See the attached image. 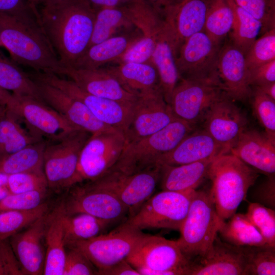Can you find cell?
Instances as JSON below:
<instances>
[{
	"label": "cell",
	"instance_id": "cell-2",
	"mask_svg": "<svg viewBox=\"0 0 275 275\" xmlns=\"http://www.w3.org/2000/svg\"><path fill=\"white\" fill-rule=\"evenodd\" d=\"M0 38L16 63L37 72L61 75L64 69L42 27L40 20L0 13Z\"/></svg>",
	"mask_w": 275,
	"mask_h": 275
},
{
	"label": "cell",
	"instance_id": "cell-51",
	"mask_svg": "<svg viewBox=\"0 0 275 275\" xmlns=\"http://www.w3.org/2000/svg\"><path fill=\"white\" fill-rule=\"evenodd\" d=\"M248 71L249 83L252 87L275 82V60Z\"/></svg>",
	"mask_w": 275,
	"mask_h": 275
},
{
	"label": "cell",
	"instance_id": "cell-38",
	"mask_svg": "<svg viewBox=\"0 0 275 275\" xmlns=\"http://www.w3.org/2000/svg\"><path fill=\"white\" fill-rule=\"evenodd\" d=\"M17 64L0 52V87L13 94L42 101L35 81Z\"/></svg>",
	"mask_w": 275,
	"mask_h": 275
},
{
	"label": "cell",
	"instance_id": "cell-6",
	"mask_svg": "<svg viewBox=\"0 0 275 275\" xmlns=\"http://www.w3.org/2000/svg\"><path fill=\"white\" fill-rule=\"evenodd\" d=\"M126 260L140 275H187L190 263L176 240L145 234Z\"/></svg>",
	"mask_w": 275,
	"mask_h": 275
},
{
	"label": "cell",
	"instance_id": "cell-4",
	"mask_svg": "<svg viewBox=\"0 0 275 275\" xmlns=\"http://www.w3.org/2000/svg\"><path fill=\"white\" fill-rule=\"evenodd\" d=\"M197 128V125L176 118L159 131L126 145L111 170L132 174L153 168L161 156L173 150Z\"/></svg>",
	"mask_w": 275,
	"mask_h": 275
},
{
	"label": "cell",
	"instance_id": "cell-40",
	"mask_svg": "<svg viewBox=\"0 0 275 275\" xmlns=\"http://www.w3.org/2000/svg\"><path fill=\"white\" fill-rule=\"evenodd\" d=\"M48 212V205L45 202L32 209L1 212L0 240L8 239Z\"/></svg>",
	"mask_w": 275,
	"mask_h": 275
},
{
	"label": "cell",
	"instance_id": "cell-39",
	"mask_svg": "<svg viewBox=\"0 0 275 275\" xmlns=\"http://www.w3.org/2000/svg\"><path fill=\"white\" fill-rule=\"evenodd\" d=\"M234 4V20L230 32L231 43L245 54L262 31L263 26L259 20Z\"/></svg>",
	"mask_w": 275,
	"mask_h": 275
},
{
	"label": "cell",
	"instance_id": "cell-27",
	"mask_svg": "<svg viewBox=\"0 0 275 275\" xmlns=\"http://www.w3.org/2000/svg\"><path fill=\"white\" fill-rule=\"evenodd\" d=\"M177 52L173 38L164 20L159 31L151 62L155 67L165 101L170 104L180 77L176 64Z\"/></svg>",
	"mask_w": 275,
	"mask_h": 275
},
{
	"label": "cell",
	"instance_id": "cell-36",
	"mask_svg": "<svg viewBox=\"0 0 275 275\" xmlns=\"http://www.w3.org/2000/svg\"><path fill=\"white\" fill-rule=\"evenodd\" d=\"M46 143L42 140L5 156L0 161V172L9 175L43 171V153Z\"/></svg>",
	"mask_w": 275,
	"mask_h": 275
},
{
	"label": "cell",
	"instance_id": "cell-7",
	"mask_svg": "<svg viewBox=\"0 0 275 275\" xmlns=\"http://www.w3.org/2000/svg\"><path fill=\"white\" fill-rule=\"evenodd\" d=\"M196 190H162L151 196L122 224L141 231L158 229L179 231Z\"/></svg>",
	"mask_w": 275,
	"mask_h": 275
},
{
	"label": "cell",
	"instance_id": "cell-49",
	"mask_svg": "<svg viewBox=\"0 0 275 275\" xmlns=\"http://www.w3.org/2000/svg\"><path fill=\"white\" fill-rule=\"evenodd\" d=\"M68 249L63 275L98 274L96 267L82 252L75 248Z\"/></svg>",
	"mask_w": 275,
	"mask_h": 275
},
{
	"label": "cell",
	"instance_id": "cell-5",
	"mask_svg": "<svg viewBox=\"0 0 275 275\" xmlns=\"http://www.w3.org/2000/svg\"><path fill=\"white\" fill-rule=\"evenodd\" d=\"M224 221L218 216L209 192L196 190L176 240L189 261L209 251Z\"/></svg>",
	"mask_w": 275,
	"mask_h": 275
},
{
	"label": "cell",
	"instance_id": "cell-45",
	"mask_svg": "<svg viewBox=\"0 0 275 275\" xmlns=\"http://www.w3.org/2000/svg\"><path fill=\"white\" fill-rule=\"evenodd\" d=\"M7 185L10 194L47 191L48 185L43 171L23 172L8 175Z\"/></svg>",
	"mask_w": 275,
	"mask_h": 275
},
{
	"label": "cell",
	"instance_id": "cell-16",
	"mask_svg": "<svg viewBox=\"0 0 275 275\" xmlns=\"http://www.w3.org/2000/svg\"><path fill=\"white\" fill-rule=\"evenodd\" d=\"M175 119L161 89L138 95L124 133L126 145L159 131Z\"/></svg>",
	"mask_w": 275,
	"mask_h": 275
},
{
	"label": "cell",
	"instance_id": "cell-26",
	"mask_svg": "<svg viewBox=\"0 0 275 275\" xmlns=\"http://www.w3.org/2000/svg\"><path fill=\"white\" fill-rule=\"evenodd\" d=\"M209 0H178L163 19L174 40L177 54L190 36L203 30Z\"/></svg>",
	"mask_w": 275,
	"mask_h": 275
},
{
	"label": "cell",
	"instance_id": "cell-50",
	"mask_svg": "<svg viewBox=\"0 0 275 275\" xmlns=\"http://www.w3.org/2000/svg\"><path fill=\"white\" fill-rule=\"evenodd\" d=\"M0 13L26 19H40L31 0H0Z\"/></svg>",
	"mask_w": 275,
	"mask_h": 275
},
{
	"label": "cell",
	"instance_id": "cell-10",
	"mask_svg": "<svg viewBox=\"0 0 275 275\" xmlns=\"http://www.w3.org/2000/svg\"><path fill=\"white\" fill-rule=\"evenodd\" d=\"M12 94L8 111L22 120L33 135L52 142L60 141L80 130L42 101L30 96Z\"/></svg>",
	"mask_w": 275,
	"mask_h": 275
},
{
	"label": "cell",
	"instance_id": "cell-58",
	"mask_svg": "<svg viewBox=\"0 0 275 275\" xmlns=\"http://www.w3.org/2000/svg\"><path fill=\"white\" fill-rule=\"evenodd\" d=\"M12 94L0 87V104L6 106L10 102Z\"/></svg>",
	"mask_w": 275,
	"mask_h": 275
},
{
	"label": "cell",
	"instance_id": "cell-12",
	"mask_svg": "<svg viewBox=\"0 0 275 275\" xmlns=\"http://www.w3.org/2000/svg\"><path fill=\"white\" fill-rule=\"evenodd\" d=\"M225 95L214 81L180 78L169 105L176 118L197 125L203 122L212 105Z\"/></svg>",
	"mask_w": 275,
	"mask_h": 275
},
{
	"label": "cell",
	"instance_id": "cell-22",
	"mask_svg": "<svg viewBox=\"0 0 275 275\" xmlns=\"http://www.w3.org/2000/svg\"><path fill=\"white\" fill-rule=\"evenodd\" d=\"M48 212L14 235L9 243L23 274L43 273L46 249L45 234Z\"/></svg>",
	"mask_w": 275,
	"mask_h": 275
},
{
	"label": "cell",
	"instance_id": "cell-11",
	"mask_svg": "<svg viewBox=\"0 0 275 275\" xmlns=\"http://www.w3.org/2000/svg\"><path fill=\"white\" fill-rule=\"evenodd\" d=\"M160 175L159 166L132 174L111 170L89 183L116 196L127 208L130 217L153 195Z\"/></svg>",
	"mask_w": 275,
	"mask_h": 275
},
{
	"label": "cell",
	"instance_id": "cell-32",
	"mask_svg": "<svg viewBox=\"0 0 275 275\" xmlns=\"http://www.w3.org/2000/svg\"><path fill=\"white\" fill-rule=\"evenodd\" d=\"M132 26L134 25L127 5L97 9L89 47L115 36L122 29H130Z\"/></svg>",
	"mask_w": 275,
	"mask_h": 275
},
{
	"label": "cell",
	"instance_id": "cell-28",
	"mask_svg": "<svg viewBox=\"0 0 275 275\" xmlns=\"http://www.w3.org/2000/svg\"><path fill=\"white\" fill-rule=\"evenodd\" d=\"M63 216L61 203L51 212H48L45 234L43 275H63L66 253Z\"/></svg>",
	"mask_w": 275,
	"mask_h": 275
},
{
	"label": "cell",
	"instance_id": "cell-15",
	"mask_svg": "<svg viewBox=\"0 0 275 275\" xmlns=\"http://www.w3.org/2000/svg\"><path fill=\"white\" fill-rule=\"evenodd\" d=\"M221 48L220 43L204 30L188 37L180 46L176 58L180 78L210 80L218 84L216 67Z\"/></svg>",
	"mask_w": 275,
	"mask_h": 275
},
{
	"label": "cell",
	"instance_id": "cell-18",
	"mask_svg": "<svg viewBox=\"0 0 275 275\" xmlns=\"http://www.w3.org/2000/svg\"><path fill=\"white\" fill-rule=\"evenodd\" d=\"M247 246L222 241L218 236L203 256L190 262L187 275H245Z\"/></svg>",
	"mask_w": 275,
	"mask_h": 275
},
{
	"label": "cell",
	"instance_id": "cell-43",
	"mask_svg": "<svg viewBox=\"0 0 275 275\" xmlns=\"http://www.w3.org/2000/svg\"><path fill=\"white\" fill-rule=\"evenodd\" d=\"M275 60V28L257 39L245 54L248 70Z\"/></svg>",
	"mask_w": 275,
	"mask_h": 275
},
{
	"label": "cell",
	"instance_id": "cell-24",
	"mask_svg": "<svg viewBox=\"0 0 275 275\" xmlns=\"http://www.w3.org/2000/svg\"><path fill=\"white\" fill-rule=\"evenodd\" d=\"M234 155L257 172L267 176L275 173V142L264 132L245 129L230 149Z\"/></svg>",
	"mask_w": 275,
	"mask_h": 275
},
{
	"label": "cell",
	"instance_id": "cell-20",
	"mask_svg": "<svg viewBox=\"0 0 275 275\" xmlns=\"http://www.w3.org/2000/svg\"><path fill=\"white\" fill-rule=\"evenodd\" d=\"M33 79L37 85L43 102L60 113L78 129L92 134L115 129L96 118L79 100L51 85L35 78Z\"/></svg>",
	"mask_w": 275,
	"mask_h": 275
},
{
	"label": "cell",
	"instance_id": "cell-23",
	"mask_svg": "<svg viewBox=\"0 0 275 275\" xmlns=\"http://www.w3.org/2000/svg\"><path fill=\"white\" fill-rule=\"evenodd\" d=\"M61 75L68 76L82 90L99 97L131 105L138 97L128 91L106 68L64 67Z\"/></svg>",
	"mask_w": 275,
	"mask_h": 275
},
{
	"label": "cell",
	"instance_id": "cell-13",
	"mask_svg": "<svg viewBox=\"0 0 275 275\" xmlns=\"http://www.w3.org/2000/svg\"><path fill=\"white\" fill-rule=\"evenodd\" d=\"M34 77L60 89L82 102L98 120L123 132L124 134L131 120L134 104L92 95L72 80L62 78L54 74L37 72Z\"/></svg>",
	"mask_w": 275,
	"mask_h": 275
},
{
	"label": "cell",
	"instance_id": "cell-1",
	"mask_svg": "<svg viewBox=\"0 0 275 275\" xmlns=\"http://www.w3.org/2000/svg\"><path fill=\"white\" fill-rule=\"evenodd\" d=\"M95 13L87 0H61L43 6L42 27L64 67H72L88 49Z\"/></svg>",
	"mask_w": 275,
	"mask_h": 275
},
{
	"label": "cell",
	"instance_id": "cell-34",
	"mask_svg": "<svg viewBox=\"0 0 275 275\" xmlns=\"http://www.w3.org/2000/svg\"><path fill=\"white\" fill-rule=\"evenodd\" d=\"M111 224L109 222L89 214H67L64 210L63 224L66 248L77 242L88 240L102 234Z\"/></svg>",
	"mask_w": 275,
	"mask_h": 275
},
{
	"label": "cell",
	"instance_id": "cell-56",
	"mask_svg": "<svg viewBox=\"0 0 275 275\" xmlns=\"http://www.w3.org/2000/svg\"><path fill=\"white\" fill-rule=\"evenodd\" d=\"M261 92L275 100V82L267 83L256 87H253Z\"/></svg>",
	"mask_w": 275,
	"mask_h": 275
},
{
	"label": "cell",
	"instance_id": "cell-63",
	"mask_svg": "<svg viewBox=\"0 0 275 275\" xmlns=\"http://www.w3.org/2000/svg\"><path fill=\"white\" fill-rule=\"evenodd\" d=\"M1 158H0V161H1Z\"/></svg>",
	"mask_w": 275,
	"mask_h": 275
},
{
	"label": "cell",
	"instance_id": "cell-47",
	"mask_svg": "<svg viewBox=\"0 0 275 275\" xmlns=\"http://www.w3.org/2000/svg\"><path fill=\"white\" fill-rule=\"evenodd\" d=\"M157 35H142L114 63H152L151 59L155 47Z\"/></svg>",
	"mask_w": 275,
	"mask_h": 275
},
{
	"label": "cell",
	"instance_id": "cell-9",
	"mask_svg": "<svg viewBox=\"0 0 275 275\" xmlns=\"http://www.w3.org/2000/svg\"><path fill=\"white\" fill-rule=\"evenodd\" d=\"M126 145L124 133L114 129L92 134L79 155L76 184L95 180L116 164Z\"/></svg>",
	"mask_w": 275,
	"mask_h": 275
},
{
	"label": "cell",
	"instance_id": "cell-29",
	"mask_svg": "<svg viewBox=\"0 0 275 275\" xmlns=\"http://www.w3.org/2000/svg\"><path fill=\"white\" fill-rule=\"evenodd\" d=\"M141 36L140 33L115 35L93 45L88 48L72 68L95 69L107 63H115Z\"/></svg>",
	"mask_w": 275,
	"mask_h": 275
},
{
	"label": "cell",
	"instance_id": "cell-21",
	"mask_svg": "<svg viewBox=\"0 0 275 275\" xmlns=\"http://www.w3.org/2000/svg\"><path fill=\"white\" fill-rule=\"evenodd\" d=\"M216 73L219 86L228 97L239 101L251 98L252 88L245 54L231 43L221 47Z\"/></svg>",
	"mask_w": 275,
	"mask_h": 275
},
{
	"label": "cell",
	"instance_id": "cell-8",
	"mask_svg": "<svg viewBox=\"0 0 275 275\" xmlns=\"http://www.w3.org/2000/svg\"><path fill=\"white\" fill-rule=\"evenodd\" d=\"M91 134L77 130L60 141L46 143L43 168L48 188L60 190L76 185L80 152Z\"/></svg>",
	"mask_w": 275,
	"mask_h": 275
},
{
	"label": "cell",
	"instance_id": "cell-3",
	"mask_svg": "<svg viewBox=\"0 0 275 275\" xmlns=\"http://www.w3.org/2000/svg\"><path fill=\"white\" fill-rule=\"evenodd\" d=\"M258 176L257 171L230 153L213 160L207 174L211 182L209 193L222 220L236 213Z\"/></svg>",
	"mask_w": 275,
	"mask_h": 275
},
{
	"label": "cell",
	"instance_id": "cell-14",
	"mask_svg": "<svg viewBox=\"0 0 275 275\" xmlns=\"http://www.w3.org/2000/svg\"><path fill=\"white\" fill-rule=\"evenodd\" d=\"M144 234L122 224L109 233L77 242L68 248H75L82 252L100 274L103 270L126 259Z\"/></svg>",
	"mask_w": 275,
	"mask_h": 275
},
{
	"label": "cell",
	"instance_id": "cell-19",
	"mask_svg": "<svg viewBox=\"0 0 275 275\" xmlns=\"http://www.w3.org/2000/svg\"><path fill=\"white\" fill-rule=\"evenodd\" d=\"M202 124L203 128L229 152L248 128V120L233 100L225 95L212 105Z\"/></svg>",
	"mask_w": 275,
	"mask_h": 275
},
{
	"label": "cell",
	"instance_id": "cell-59",
	"mask_svg": "<svg viewBox=\"0 0 275 275\" xmlns=\"http://www.w3.org/2000/svg\"><path fill=\"white\" fill-rule=\"evenodd\" d=\"M0 275H7V272L3 256L1 240H0Z\"/></svg>",
	"mask_w": 275,
	"mask_h": 275
},
{
	"label": "cell",
	"instance_id": "cell-61",
	"mask_svg": "<svg viewBox=\"0 0 275 275\" xmlns=\"http://www.w3.org/2000/svg\"><path fill=\"white\" fill-rule=\"evenodd\" d=\"M6 112V106L5 105L0 104V118L5 114Z\"/></svg>",
	"mask_w": 275,
	"mask_h": 275
},
{
	"label": "cell",
	"instance_id": "cell-55",
	"mask_svg": "<svg viewBox=\"0 0 275 275\" xmlns=\"http://www.w3.org/2000/svg\"><path fill=\"white\" fill-rule=\"evenodd\" d=\"M95 10L122 7L131 3L133 0H87Z\"/></svg>",
	"mask_w": 275,
	"mask_h": 275
},
{
	"label": "cell",
	"instance_id": "cell-60",
	"mask_svg": "<svg viewBox=\"0 0 275 275\" xmlns=\"http://www.w3.org/2000/svg\"><path fill=\"white\" fill-rule=\"evenodd\" d=\"M33 4L37 7L38 5L42 6L54 4L61 0H31Z\"/></svg>",
	"mask_w": 275,
	"mask_h": 275
},
{
	"label": "cell",
	"instance_id": "cell-31",
	"mask_svg": "<svg viewBox=\"0 0 275 275\" xmlns=\"http://www.w3.org/2000/svg\"><path fill=\"white\" fill-rule=\"evenodd\" d=\"M106 69L128 91L136 95L161 89L158 73L152 63H123Z\"/></svg>",
	"mask_w": 275,
	"mask_h": 275
},
{
	"label": "cell",
	"instance_id": "cell-57",
	"mask_svg": "<svg viewBox=\"0 0 275 275\" xmlns=\"http://www.w3.org/2000/svg\"><path fill=\"white\" fill-rule=\"evenodd\" d=\"M8 175L0 172V200L10 194L7 185Z\"/></svg>",
	"mask_w": 275,
	"mask_h": 275
},
{
	"label": "cell",
	"instance_id": "cell-33",
	"mask_svg": "<svg viewBox=\"0 0 275 275\" xmlns=\"http://www.w3.org/2000/svg\"><path fill=\"white\" fill-rule=\"evenodd\" d=\"M225 221L218 233L225 242L238 246H261L268 245L245 214L233 215Z\"/></svg>",
	"mask_w": 275,
	"mask_h": 275
},
{
	"label": "cell",
	"instance_id": "cell-62",
	"mask_svg": "<svg viewBox=\"0 0 275 275\" xmlns=\"http://www.w3.org/2000/svg\"><path fill=\"white\" fill-rule=\"evenodd\" d=\"M0 47H3V44L1 41V38H0Z\"/></svg>",
	"mask_w": 275,
	"mask_h": 275
},
{
	"label": "cell",
	"instance_id": "cell-53",
	"mask_svg": "<svg viewBox=\"0 0 275 275\" xmlns=\"http://www.w3.org/2000/svg\"><path fill=\"white\" fill-rule=\"evenodd\" d=\"M103 275H140V273L124 259L100 272Z\"/></svg>",
	"mask_w": 275,
	"mask_h": 275
},
{
	"label": "cell",
	"instance_id": "cell-54",
	"mask_svg": "<svg viewBox=\"0 0 275 275\" xmlns=\"http://www.w3.org/2000/svg\"><path fill=\"white\" fill-rule=\"evenodd\" d=\"M163 19L178 0H145Z\"/></svg>",
	"mask_w": 275,
	"mask_h": 275
},
{
	"label": "cell",
	"instance_id": "cell-48",
	"mask_svg": "<svg viewBox=\"0 0 275 275\" xmlns=\"http://www.w3.org/2000/svg\"><path fill=\"white\" fill-rule=\"evenodd\" d=\"M46 193V191H35L20 194H9L0 200V212L36 208L44 202Z\"/></svg>",
	"mask_w": 275,
	"mask_h": 275
},
{
	"label": "cell",
	"instance_id": "cell-17",
	"mask_svg": "<svg viewBox=\"0 0 275 275\" xmlns=\"http://www.w3.org/2000/svg\"><path fill=\"white\" fill-rule=\"evenodd\" d=\"M60 203L67 214L84 213L111 223L128 215L116 196L90 183L75 187Z\"/></svg>",
	"mask_w": 275,
	"mask_h": 275
},
{
	"label": "cell",
	"instance_id": "cell-37",
	"mask_svg": "<svg viewBox=\"0 0 275 275\" xmlns=\"http://www.w3.org/2000/svg\"><path fill=\"white\" fill-rule=\"evenodd\" d=\"M18 120L17 117L7 109L0 118L1 160L29 145L43 140L23 129Z\"/></svg>",
	"mask_w": 275,
	"mask_h": 275
},
{
	"label": "cell",
	"instance_id": "cell-44",
	"mask_svg": "<svg viewBox=\"0 0 275 275\" xmlns=\"http://www.w3.org/2000/svg\"><path fill=\"white\" fill-rule=\"evenodd\" d=\"M252 106L254 112L264 133L275 142V100L257 89H252Z\"/></svg>",
	"mask_w": 275,
	"mask_h": 275
},
{
	"label": "cell",
	"instance_id": "cell-41",
	"mask_svg": "<svg viewBox=\"0 0 275 275\" xmlns=\"http://www.w3.org/2000/svg\"><path fill=\"white\" fill-rule=\"evenodd\" d=\"M267 244L275 248V211L257 202L251 203L245 213Z\"/></svg>",
	"mask_w": 275,
	"mask_h": 275
},
{
	"label": "cell",
	"instance_id": "cell-42",
	"mask_svg": "<svg viewBox=\"0 0 275 275\" xmlns=\"http://www.w3.org/2000/svg\"><path fill=\"white\" fill-rule=\"evenodd\" d=\"M247 256L245 275L275 274V248L247 246Z\"/></svg>",
	"mask_w": 275,
	"mask_h": 275
},
{
	"label": "cell",
	"instance_id": "cell-46",
	"mask_svg": "<svg viewBox=\"0 0 275 275\" xmlns=\"http://www.w3.org/2000/svg\"><path fill=\"white\" fill-rule=\"evenodd\" d=\"M235 4L259 20L263 33L275 28V0H233Z\"/></svg>",
	"mask_w": 275,
	"mask_h": 275
},
{
	"label": "cell",
	"instance_id": "cell-30",
	"mask_svg": "<svg viewBox=\"0 0 275 275\" xmlns=\"http://www.w3.org/2000/svg\"><path fill=\"white\" fill-rule=\"evenodd\" d=\"M215 158L179 166L160 167L161 189L176 191L196 190L207 177L210 166Z\"/></svg>",
	"mask_w": 275,
	"mask_h": 275
},
{
	"label": "cell",
	"instance_id": "cell-25",
	"mask_svg": "<svg viewBox=\"0 0 275 275\" xmlns=\"http://www.w3.org/2000/svg\"><path fill=\"white\" fill-rule=\"evenodd\" d=\"M229 151L217 143L203 128H197L172 151L161 156L156 166H175L215 158Z\"/></svg>",
	"mask_w": 275,
	"mask_h": 275
},
{
	"label": "cell",
	"instance_id": "cell-52",
	"mask_svg": "<svg viewBox=\"0 0 275 275\" xmlns=\"http://www.w3.org/2000/svg\"><path fill=\"white\" fill-rule=\"evenodd\" d=\"M267 179L256 190L254 196L261 204L274 209L275 207L274 175L267 176Z\"/></svg>",
	"mask_w": 275,
	"mask_h": 275
},
{
	"label": "cell",
	"instance_id": "cell-35",
	"mask_svg": "<svg viewBox=\"0 0 275 275\" xmlns=\"http://www.w3.org/2000/svg\"><path fill=\"white\" fill-rule=\"evenodd\" d=\"M233 0H209L203 30L221 43L232 28L235 11Z\"/></svg>",
	"mask_w": 275,
	"mask_h": 275
}]
</instances>
